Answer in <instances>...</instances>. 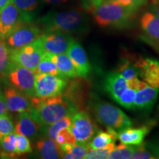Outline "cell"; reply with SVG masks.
I'll list each match as a JSON object with an SVG mask.
<instances>
[{"label": "cell", "mask_w": 159, "mask_h": 159, "mask_svg": "<svg viewBox=\"0 0 159 159\" xmlns=\"http://www.w3.org/2000/svg\"><path fill=\"white\" fill-rule=\"evenodd\" d=\"M77 111L76 105L64 94H61L45 99L33 97L29 112L41 127H46L63 117H72Z\"/></svg>", "instance_id": "obj_1"}, {"label": "cell", "mask_w": 159, "mask_h": 159, "mask_svg": "<svg viewBox=\"0 0 159 159\" xmlns=\"http://www.w3.org/2000/svg\"><path fill=\"white\" fill-rule=\"evenodd\" d=\"M38 25L46 32H63L69 34H82L89 30L87 15L79 10L50 11L38 20Z\"/></svg>", "instance_id": "obj_2"}, {"label": "cell", "mask_w": 159, "mask_h": 159, "mask_svg": "<svg viewBox=\"0 0 159 159\" xmlns=\"http://www.w3.org/2000/svg\"><path fill=\"white\" fill-rule=\"evenodd\" d=\"M90 11L99 27L122 29L130 26L136 11L113 0H105L90 7Z\"/></svg>", "instance_id": "obj_3"}, {"label": "cell", "mask_w": 159, "mask_h": 159, "mask_svg": "<svg viewBox=\"0 0 159 159\" xmlns=\"http://www.w3.org/2000/svg\"><path fill=\"white\" fill-rule=\"evenodd\" d=\"M91 111L97 122L107 128L120 131L132 125V121L123 111L111 103L105 102L96 95L91 97Z\"/></svg>", "instance_id": "obj_4"}, {"label": "cell", "mask_w": 159, "mask_h": 159, "mask_svg": "<svg viewBox=\"0 0 159 159\" xmlns=\"http://www.w3.org/2000/svg\"><path fill=\"white\" fill-rule=\"evenodd\" d=\"M35 17L21 11L11 2L0 12V38L5 40L24 24L32 23Z\"/></svg>", "instance_id": "obj_5"}, {"label": "cell", "mask_w": 159, "mask_h": 159, "mask_svg": "<svg viewBox=\"0 0 159 159\" xmlns=\"http://www.w3.org/2000/svg\"><path fill=\"white\" fill-rule=\"evenodd\" d=\"M69 130L77 143L89 144L99 129L90 115L85 111H79L71 117Z\"/></svg>", "instance_id": "obj_6"}, {"label": "cell", "mask_w": 159, "mask_h": 159, "mask_svg": "<svg viewBox=\"0 0 159 159\" xmlns=\"http://www.w3.org/2000/svg\"><path fill=\"white\" fill-rule=\"evenodd\" d=\"M66 86V78L61 75H35V94L39 98L45 99L61 94Z\"/></svg>", "instance_id": "obj_7"}, {"label": "cell", "mask_w": 159, "mask_h": 159, "mask_svg": "<svg viewBox=\"0 0 159 159\" xmlns=\"http://www.w3.org/2000/svg\"><path fill=\"white\" fill-rule=\"evenodd\" d=\"M35 71L13 62L6 77L12 86L35 97Z\"/></svg>", "instance_id": "obj_8"}, {"label": "cell", "mask_w": 159, "mask_h": 159, "mask_svg": "<svg viewBox=\"0 0 159 159\" xmlns=\"http://www.w3.org/2000/svg\"><path fill=\"white\" fill-rule=\"evenodd\" d=\"M44 53L38 39L30 44L11 50V60L15 63L35 71Z\"/></svg>", "instance_id": "obj_9"}, {"label": "cell", "mask_w": 159, "mask_h": 159, "mask_svg": "<svg viewBox=\"0 0 159 159\" xmlns=\"http://www.w3.org/2000/svg\"><path fill=\"white\" fill-rule=\"evenodd\" d=\"M39 39L44 52L52 55L67 52L71 43L75 41L71 34L58 31L43 33Z\"/></svg>", "instance_id": "obj_10"}, {"label": "cell", "mask_w": 159, "mask_h": 159, "mask_svg": "<svg viewBox=\"0 0 159 159\" xmlns=\"http://www.w3.org/2000/svg\"><path fill=\"white\" fill-rule=\"evenodd\" d=\"M42 33V30L39 25L33 22L24 24L5 39V42L11 50H14L33 43Z\"/></svg>", "instance_id": "obj_11"}, {"label": "cell", "mask_w": 159, "mask_h": 159, "mask_svg": "<svg viewBox=\"0 0 159 159\" xmlns=\"http://www.w3.org/2000/svg\"><path fill=\"white\" fill-rule=\"evenodd\" d=\"M3 93L8 111L21 113L30 110L33 97L30 95L10 85L5 87Z\"/></svg>", "instance_id": "obj_12"}, {"label": "cell", "mask_w": 159, "mask_h": 159, "mask_svg": "<svg viewBox=\"0 0 159 159\" xmlns=\"http://www.w3.org/2000/svg\"><path fill=\"white\" fill-rule=\"evenodd\" d=\"M140 70V77L150 86L159 91V61L152 58L136 59Z\"/></svg>", "instance_id": "obj_13"}, {"label": "cell", "mask_w": 159, "mask_h": 159, "mask_svg": "<svg viewBox=\"0 0 159 159\" xmlns=\"http://www.w3.org/2000/svg\"><path fill=\"white\" fill-rule=\"evenodd\" d=\"M67 55L74 63L77 75L81 77L88 76L91 71V65L86 52L80 43L75 40L67 50Z\"/></svg>", "instance_id": "obj_14"}, {"label": "cell", "mask_w": 159, "mask_h": 159, "mask_svg": "<svg viewBox=\"0 0 159 159\" xmlns=\"http://www.w3.org/2000/svg\"><path fill=\"white\" fill-rule=\"evenodd\" d=\"M15 133L34 140L41 134V126L33 118L29 111H23L18 116Z\"/></svg>", "instance_id": "obj_15"}, {"label": "cell", "mask_w": 159, "mask_h": 159, "mask_svg": "<svg viewBox=\"0 0 159 159\" xmlns=\"http://www.w3.org/2000/svg\"><path fill=\"white\" fill-rule=\"evenodd\" d=\"M130 85V80H126L120 73H109L105 79L104 87L105 91L116 101L120 95L128 88Z\"/></svg>", "instance_id": "obj_16"}, {"label": "cell", "mask_w": 159, "mask_h": 159, "mask_svg": "<svg viewBox=\"0 0 159 159\" xmlns=\"http://www.w3.org/2000/svg\"><path fill=\"white\" fill-rule=\"evenodd\" d=\"M159 91L146 82L137 91L134 102V109L142 111L150 110L158 99Z\"/></svg>", "instance_id": "obj_17"}, {"label": "cell", "mask_w": 159, "mask_h": 159, "mask_svg": "<svg viewBox=\"0 0 159 159\" xmlns=\"http://www.w3.org/2000/svg\"><path fill=\"white\" fill-rule=\"evenodd\" d=\"M35 152L43 159L61 158L62 152L59 145L49 137H42L35 143Z\"/></svg>", "instance_id": "obj_18"}, {"label": "cell", "mask_w": 159, "mask_h": 159, "mask_svg": "<svg viewBox=\"0 0 159 159\" xmlns=\"http://www.w3.org/2000/svg\"><path fill=\"white\" fill-rule=\"evenodd\" d=\"M150 126L144 125L139 128H127L118 132V139L122 144L138 145L143 143L145 136L150 132Z\"/></svg>", "instance_id": "obj_19"}, {"label": "cell", "mask_w": 159, "mask_h": 159, "mask_svg": "<svg viewBox=\"0 0 159 159\" xmlns=\"http://www.w3.org/2000/svg\"><path fill=\"white\" fill-rule=\"evenodd\" d=\"M140 24L147 39L159 43V17L152 12H146L141 18Z\"/></svg>", "instance_id": "obj_20"}, {"label": "cell", "mask_w": 159, "mask_h": 159, "mask_svg": "<svg viewBox=\"0 0 159 159\" xmlns=\"http://www.w3.org/2000/svg\"><path fill=\"white\" fill-rule=\"evenodd\" d=\"M144 83V81L140 80L138 77L130 80V85L120 95V97L116 100V102L127 109H134L136 93Z\"/></svg>", "instance_id": "obj_21"}, {"label": "cell", "mask_w": 159, "mask_h": 159, "mask_svg": "<svg viewBox=\"0 0 159 159\" xmlns=\"http://www.w3.org/2000/svg\"><path fill=\"white\" fill-rule=\"evenodd\" d=\"M52 60L58 69L61 75L65 78H75L78 76L74 63L67 54L52 55Z\"/></svg>", "instance_id": "obj_22"}, {"label": "cell", "mask_w": 159, "mask_h": 159, "mask_svg": "<svg viewBox=\"0 0 159 159\" xmlns=\"http://www.w3.org/2000/svg\"><path fill=\"white\" fill-rule=\"evenodd\" d=\"M62 156L61 158L66 159H80L84 158L87 152L89 150V144H80V143H67L60 145Z\"/></svg>", "instance_id": "obj_23"}, {"label": "cell", "mask_w": 159, "mask_h": 159, "mask_svg": "<svg viewBox=\"0 0 159 159\" xmlns=\"http://www.w3.org/2000/svg\"><path fill=\"white\" fill-rule=\"evenodd\" d=\"M118 139V133L116 130L111 128H107V131H98L97 134L89 143V149H99L115 142Z\"/></svg>", "instance_id": "obj_24"}, {"label": "cell", "mask_w": 159, "mask_h": 159, "mask_svg": "<svg viewBox=\"0 0 159 159\" xmlns=\"http://www.w3.org/2000/svg\"><path fill=\"white\" fill-rule=\"evenodd\" d=\"M12 63L11 49L7 45L5 40L0 38V78L7 77Z\"/></svg>", "instance_id": "obj_25"}, {"label": "cell", "mask_w": 159, "mask_h": 159, "mask_svg": "<svg viewBox=\"0 0 159 159\" xmlns=\"http://www.w3.org/2000/svg\"><path fill=\"white\" fill-rule=\"evenodd\" d=\"M71 121V116H66L48 126L41 127V134H44L46 136L55 141L60 131L69 128Z\"/></svg>", "instance_id": "obj_26"}, {"label": "cell", "mask_w": 159, "mask_h": 159, "mask_svg": "<svg viewBox=\"0 0 159 159\" xmlns=\"http://www.w3.org/2000/svg\"><path fill=\"white\" fill-rule=\"evenodd\" d=\"M0 156L2 158H13L16 154V133H11L0 139Z\"/></svg>", "instance_id": "obj_27"}, {"label": "cell", "mask_w": 159, "mask_h": 159, "mask_svg": "<svg viewBox=\"0 0 159 159\" xmlns=\"http://www.w3.org/2000/svg\"><path fill=\"white\" fill-rule=\"evenodd\" d=\"M35 74H50L54 75H61L57 66L52 60L51 54L44 53L41 61L35 70Z\"/></svg>", "instance_id": "obj_28"}, {"label": "cell", "mask_w": 159, "mask_h": 159, "mask_svg": "<svg viewBox=\"0 0 159 159\" xmlns=\"http://www.w3.org/2000/svg\"><path fill=\"white\" fill-rule=\"evenodd\" d=\"M11 2L24 13L35 17L43 0H11Z\"/></svg>", "instance_id": "obj_29"}, {"label": "cell", "mask_w": 159, "mask_h": 159, "mask_svg": "<svg viewBox=\"0 0 159 159\" xmlns=\"http://www.w3.org/2000/svg\"><path fill=\"white\" fill-rule=\"evenodd\" d=\"M118 72L120 73L126 80L137 78L140 76V70L136 64V60L134 63L124 59L119 66Z\"/></svg>", "instance_id": "obj_30"}, {"label": "cell", "mask_w": 159, "mask_h": 159, "mask_svg": "<svg viewBox=\"0 0 159 159\" xmlns=\"http://www.w3.org/2000/svg\"><path fill=\"white\" fill-rule=\"evenodd\" d=\"M115 142H111L110 144L99 149H89L85 155L84 158L87 159H104L108 158L109 155L115 148Z\"/></svg>", "instance_id": "obj_31"}, {"label": "cell", "mask_w": 159, "mask_h": 159, "mask_svg": "<svg viewBox=\"0 0 159 159\" xmlns=\"http://www.w3.org/2000/svg\"><path fill=\"white\" fill-rule=\"evenodd\" d=\"M32 152L30 140L24 135L16 133V154L17 156Z\"/></svg>", "instance_id": "obj_32"}, {"label": "cell", "mask_w": 159, "mask_h": 159, "mask_svg": "<svg viewBox=\"0 0 159 159\" xmlns=\"http://www.w3.org/2000/svg\"><path fill=\"white\" fill-rule=\"evenodd\" d=\"M133 147L132 145H127L121 144L112 150L109 155V159H127L130 158V155L132 153Z\"/></svg>", "instance_id": "obj_33"}, {"label": "cell", "mask_w": 159, "mask_h": 159, "mask_svg": "<svg viewBox=\"0 0 159 159\" xmlns=\"http://www.w3.org/2000/svg\"><path fill=\"white\" fill-rule=\"evenodd\" d=\"M15 131V125L11 116L7 114L0 116V139Z\"/></svg>", "instance_id": "obj_34"}, {"label": "cell", "mask_w": 159, "mask_h": 159, "mask_svg": "<svg viewBox=\"0 0 159 159\" xmlns=\"http://www.w3.org/2000/svg\"><path fill=\"white\" fill-rule=\"evenodd\" d=\"M133 151L130 158L132 159H152L156 158L152 152L147 148L146 144H141L138 145H132Z\"/></svg>", "instance_id": "obj_35"}, {"label": "cell", "mask_w": 159, "mask_h": 159, "mask_svg": "<svg viewBox=\"0 0 159 159\" xmlns=\"http://www.w3.org/2000/svg\"><path fill=\"white\" fill-rule=\"evenodd\" d=\"M55 142L59 146L60 145L67 144V143H71V144L76 143L74 136L71 134L68 128L63 129L62 130L60 131L56 139H55Z\"/></svg>", "instance_id": "obj_36"}, {"label": "cell", "mask_w": 159, "mask_h": 159, "mask_svg": "<svg viewBox=\"0 0 159 159\" xmlns=\"http://www.w3.org/2000/svg\"><path fill=\"white\" fill-rule=\"evenodd\" d=\"M113 1L117 2L122 4L126 7L136 10V11L148 2V0H113Z\"/></svg>", "instance_id": "obj_37"}, {"label": "cell", "mask_w": 159, "mask_h": 159, "mask_svg": "<svg viewBox=\"0 0 159 159\" xmlns=\"http://www.w3.org/2000/svg\"><path fill=\"white\" fill-rule=\"evenodd\" d=\"M145 144L155 156V158H159V137L152 139V140L145 143Z\"/></svg>", "instance_id": "obj_38"}, {"label": "cell", "mask_w": 159, "mask_h": 159, "mask_svg": "<svg viewBox=\"0 0 159 159\" xmlns=\"http://www.w3.org/2000/svg\"><path fill=\"white\" fill-rule=\"evenodd\" d=\"M7 111H8V109H7V105H6L4 93L0 90V116L7 114Z\"/></svg>", "instance_id": "obj_39"}, {"label": "cell", "mask_w": 159, "mask_h": 159, "mask_svg": "<svg viewBox=\"0 0 159 159\" xmlns=\"http://www.w3.org/2000/svg\"><path fill=\"white\" fill-rule=\"evenodd\" d=\"M150 10L154 14L159 17V0H151Z\"/></svg>", "instance_id": "obj_40"}, {"label": "cell", "mask_w": 159, "mask_h": 159, "mask_svg": "<svg viewBox=\"0 0 159 159\" xmlns=\"http://www.w3.org/2000/svg\"><path fill=\"white\" fill-rule=\"evenodd\" d=\"M45 2L48 4H53V5H57V4H61L66 2L67 0H43Z\"/></svg>", "instance_id": "obj_41"}, {"label": "cell", "mask_w": 159, "mask_h": 159, "mask_svg": "<svg viewBox=\"0 0 159 159\" xmlns=\"http://www.w3.org/2000/svg\"><path fill=\"white\" fill-rule=\"evenodd\" d=\"M11 0H0V12L2 11L4 7H5L11 2Z\"/></svg>", "instance_id": "obj_42"}, {"label": "cell", "mask_w": 159, "mask_h": 159, "mask_svg": "<svg viewBox=\"0 0 159 159\" xmlns=\"http://www.w3.org/2000/svg\"><path fill=\"white\" fill-rule=\"evenodd\" d=\"M89 1H90V4H91L90 7H95V6L99 5V4L102 3V2L105 1V0H89Z\"/></svg>", "instance_id": "obj_43"}, {"label": "cell", "mask_w": 159, "mask_h": 159, "mask_svg": "<svg viewBox=\"0 0 159 159\" xmlns=\"http://www.w3.org/2000/svg\"><path fill=\"white\" fill-rule=\"evenodd\" d=\"M158 112H159V106H158Z\"/></svg>", "instance_id": "obj_44"}]
</instances>
